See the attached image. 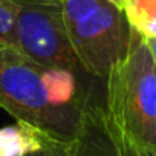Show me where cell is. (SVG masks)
<instances>
[{
    "label": "cell",
    "mask_w": 156,
    "mask_h": 156,
    "mask_svg": "<svg viewBox=\"0 0 156 156\" xmlns=\"http://www.w3.org/2000/svg\"><path fill=\"white\" fill-rule=\"evenodd\" d=\"M0 107L17 121L63 142L75 139L83 110L54 103L44 67L28 60L16 48L0 49Z\"/></svg>",
    "instance_id": "7a4b0ae2"
},
{
    "label": "cell",
    "mask_w": 156,
    "mask_h": 156,
    "mask_svg": "<svg viewBox=\"0 0 156 156\" xmlns=\"http://www.w3.org/2000/svg\"><path fill=\"white\" fill-rule=\"evenodd\" d=\"M17 6L14 48L22 55L44 69L67 70L80 80L89 75L72 48L60 5L17 2Z\"/></svg>",
    "instance_id": "277c9868"
},
{
    "label": "cell",
    "mask_w": 156,
    "mask_h": 156,
    "mask_svg": "<svg viewBox=\"0 0 156 156\" xmlns=\"http://www.w3.org/2000/svg\"><path fill=\"white\" fill-rule=\"evenodd\" d=\"M60 6L81 66L86 73L104 81L132 41V26L122 8L110 0H61Z\"/></svg>",
    "instance_id": "3957f363"
},
{
    "label": "cell",
    "mask_w": 156,
    "mask_h": 156,
    "mask_svg": "<svg viewBox=\"0 0 156 156\" xmlns=\"http://www.w3.org/2000/svg\"><path fill=\"white\" fill-rule=\"evenodd\" d=\"M122 11L132 29L144 38H156V0H122Z\"/></svg>",
    "instance_id": "52a82bcc"
},
{
    "label": "cell",
    "mask_w": 156,
    "mask_h": 156,
    "mask_svg": "<svg viewBox=\"0 0 156 156\" xmlns=\"http://www.w3.org/2000/svg\"><path fill=\"white\" fill-rule=\"evenodd\" d=\"M16 2H28V3H41V5H60L61 0H16Z\"/></svg>",
    "instance_id": "30bf717a"
},
{
    "label": "cell",
    "mask_w": 156,
    "mask_h": 156,
    "mask_svg": "<svg viewBox=\"0 0 156 156\" xmlns=\"http://www.w3.org/2000/svg\"><path fill=\"white\" fill-rule=\"evenodd\" d=\"M17 11L16 0H0V49L14 48Z\"/></svg>",
    "instance_id": "ba28073f"
},
{
    "label": "cell",
    "mask_w": 156,
    "mask_h": 156,
    "mask_svg": "<svg viewBox=\"0 0 156 156\" xmlns=\"http://www.w3.org/2000/svg\"><path fill=\"white\" fill-rule=\"evenodd\" d=\"M145 40H147V43L150 46V51H151V54L154 57V61H156V38H145Z\"/></svg>",
    "instance_id": "8fae6325"
},
{
    "label": "cell",
    "mask_w": 156,
    "mask_h": 156,
    "mask_svg": "<svg viewBox=\"0 0 156 156\" xmlns=\"http://www.w3.org/2000/svg\"><path fill=\"white\" fill-rule=\"evenodd\" d=\"M103 83V104L115 126L130 142L156 153V61L135 29L126 57Z\"/></svg>",
    "instance_id": "6da1fadb"
},
{
    "label": "cell",
    "mask_w": 156,
    "mask_h": 156,
    "mask_svg": "<svg viewBox=\"0 0 156 156\" xmlns=\"http://www.w3.org/2000/svg\"><path fill=\"white\" fill-rule=\"evenodd\" d=\"M110 2H113L115 5H118V6H121V8H122V0H110Z\"/></svg>",
    "instance_id": "7c38bea8"
},
{
    "label": "cell",
    "mask_w": 156,
    "mask_h": 156,
    "mask_svg": "<svg viewBox=\"0 0 156 156\" xmlns=\"http://www.w3.org/2000/svg\"><path fill=\"white\" fill-rule=\"evenodd\" d=\"M72 156H156L130 142L107 115L103 97L92 86L86 95L80 129L70 142Z\"/></svg>",
    "instance_id": "5b68a950"
},
{
    "label": "cell",
    "mask_w": 156,
    "mask_h": 156,
    "mask_svg": "<svg viewBox=\"0 0 156 156\" xmlns=\"http://www.w3.org/2000/svg\"><path fill=\"white\" fill-rule=\"evenodd\" d=\"M49 136L38 129L17 121L0 129V156H26L38 148Z\"/></svg>",
    "instance_id": "8992f818"
},
{
    "label": "cell",
    "mask_w": 156,
    "mask_h": 156,
    "mask_svg": "<svg viewBox=\"0 0 156 156\" xmlns=\"http://www.w3.org/2000/svg\"><path fill=\"white\" fill-rule=\"evenodd\" d=\"M26 156H72L70 142H63L52 136H46L43 144Z\"/></svg>",
    "instance_id": "9c48e42d"
}]
</instances>
